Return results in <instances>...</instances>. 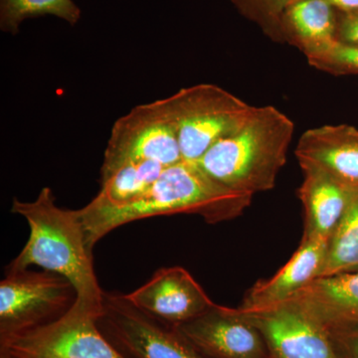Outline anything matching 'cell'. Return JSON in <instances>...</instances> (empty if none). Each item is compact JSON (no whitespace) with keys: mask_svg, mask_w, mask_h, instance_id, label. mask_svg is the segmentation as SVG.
Returning a JSON list of instances; mask_svg holds the SVG:
<instances>
[{"mask_svg":"<svg viewBox=\"0 0 358 358\" xmlns=\"http://www.w3.org/2000/svg\"><path fill=\"white\" fill-rule=\"evenodd\" d=\"M253 196L234 192L211 178L196 162L181 160L167 166L154 185L128 203L95 205L90 202L79 209L91 251L110 231L136 220L195 214L205 222L232 220L244 213Z\"/></svg>","mask_w":358,"mask_h":358,"instance_id":"cell-1","label":"cell"},{"mask_svg":"<svg viewBox=\"0 0 358 358\" xmlns=\"http://www.w3.org/2000/svg\"><path fill=\"white\" fill-rule=\"evenodd\" d=\"M11 212L27 221L30 234L6 273L38 266L68 280L76 292L77 303L102 315L105 293L96 279L93 251L79 211L59 207L51 188L44 187L33 201L14 199Z\"/></svg>","mask_w":358,"mask_h":358,"instance_id":"cell-2","label":"cell"},{"mask_svg":"<svg viewBox=\"0 0 358 358\" xmlns=\"http://www.w3.org/2000/svg\"><path fill=\"white\" fill-rule=\"evenodd\" d=\"M293 120L274 106L254 107L244 124L200 159V169L234 192L254 195L275 187L286 166Z\"/></svg>","mask_w":358,"mask_h":358,"instance_id":"cell-3","label":"cell"},{"mask_svg":"<svg viewBox=\"0 0 358 358\" xmlns=\"http://www.w3.org/2000/svg\"><path fill=\"white\" fill-rule=\"evenodd\" d=\"M182 160L199 162L215 143L239 129L254 106L214 84L186 87L167 96Z\"/></svg>","mask_w":358,"mask_h":358,"instance_id":"cell-4","label":"cell"},{"mask_svg":"<svg viewBox=\"0 0 358 358\" xmlns=\"http://www.w3.org/2000/svg\"><path fill=\"white\" fill-rule=\"evenodd\" d=\"M171 166L182 160L167 98L136 106L115 122L101 169V178L133 162Z\"/></svg>","mask_w":358,"mask_h":358,"instance_id":"cell-5","label":"cell"},{"mask_svg":"<svg viewBox=\"0 0 358 358\" xmlns=\"http://www.w3.org/2000/svg\"><path fill=\"white\" fill-rule=\"evenodd\" d=\"M101 315L75 301L59 319L0 341V358H126L101 331Z\"/></svg>","mask_w":358,"mask_h":358,"instance_id":"cell-6","label":"cell"},{"mask_svg":"<svg viewBox=\"0 0 358 358\" xmlns=\"http://www.w3.org/2000/svg\"><path fill=\"white\" fill-rule=\"evenodd\" d=\"M76 301L71 282L48 271L6 273L0 282V341L59 319Z\"/></svg>","mask_w":358,"mask_h":358,"instance_id":"cell-7","label":"cell"},{"mask_svg":"<svg viewBox=\"0 0 358 358\" xmlns=\"http://www.w3.org/2000/svg\"><path fill=\"white\" fill-rule=\"evenodd\" d=\"M98 324L126 358H207L176 329L134 307L124 294L105 293Z\"/></svg>","mask_w":358,"mask_h":358,"instance_id":"cell-8","label":"cell"},{"mask_svg":"<svg viewBox=\"0 0 358 358\" xmlns=\"http://www.w3.org/2000/svg\"><path fill=\"white\" fill-rule=\"evenodd\" d=\"M243 313L262 334L271 358H343L331 331L294 306Z\"/></svg>","mask_w":358,"mask_h":358,"instance_id":"cell-9","label":"cell"},{"mask_svg":"<svg viewBox=\"0 0 358 358\" xmlns=\"http://www.w3.org/2000/svg\"><path fill=\"white\" fill-rule=\"evenodd\" d=\"M173 329L207 358H271L262 334L239 308L215 303Z\"/></svg>","mask_w":358,"mask_h":358,"instance_id":"cell-10","label":"cell"},{"mask_svg":"<svg viewBox=\"0 0 358 358\" xmlns=\"http://www.w3.org/2000/svg\"><path fill=\"white\" fill-rule=\"evenodd\" d=\"M136 308L167 327L185 324L214 307L215 303L185 268H162L150 281L124 294Z\"/></svg>","mask_w":358,"mask_h":358,"instance_id":"cell-11","label":"cell"},{"mask_svg":"<svg viewBox=\"0 0 358 358\" xmlns=\"http://www.w3.org/2000/svg\"><path fill=\"white\" fill-rule=\"evenodd\" d=\"M294 155L301 169L324 171L358 188V129L350 124H324L301 134Z\"/></svg>","mask_w":358,"mask_h":358,"instance_id":"cell-12","label":"cell"},{"mask_svg":"<svg viewBox=\"0 0 358 358\" xmlns=\"http://www.w3.org/2000/svg\"><path fill=\"white\" fill-rule=\"evenodd\" d=\"M329 241L303 238L288 263L268 280L257 282L239 308L243 313L262 312L282 305L319 277L326 261Z\"/></svg>","mask_w":358,"mask_h":358,"instance_id":"cell-13","label":"cell"},{"mask_svg":"<svg viewBox=\"0 0 358 358\" xmlns=\"http://www.w3.org/2000/svg\"><path fill=\"white\" fill-rule=\"evenodd\" d=\"M284 303L308 313L331 331L358 327V271L315 278Z\"/></svg>","mask_w":358,"mask_h":358,"instance_id":"cell-14","label":"cell"},{"mask_svg":"<svg viewBox=\"0 0 358 358\" xmlns=\"http://www.w3.org/2000/svg\"><path fill=\"white\" fill-rule=\"evenodd\" d=\"M301 171L303 179L298 192L305 212L303 238L329 241L358 188L320 169L305 167Z\"/></svg>","mask_w":358,"mask_h":358,"instance_id":"cell-15","label":"cell"},{"mask_svg":"<svg viewBox=\"0 0 358 358\" xmlns=\"http://www.w3.org/2000/svg\"><path fill=\"white\" fill-rule=\"evenodd\" d=\"M338 10L327 0H296L281 20L282 43L313 57L338 43Z\"/></svg>","mask_w":358,"mask_h":358,"instance_id":"cell-16","label":"cell"},{"mask_svg":"<svg viewBox=\"0 0 358 358\" xmlns=\"http://www.w3.org/2000/svg\"><path fill=\"white\" fill-rule=\"evenodd\" d=\"M166 169L159 162H133L101 178V189L91 200L95 205H121L138 199L150 187Z\"/></svg>","mask_w":358,"mask_h":358,"instance_id":"cell-17","label":"cell"},{"mask_svg":"<svg viewBox=\"0 0 358 358\" xmlns=\"http://www.w3.org/2000/svg\"><path fill=\"white\" fill-rule=\"evenodd\" d=\"M358 271V192L329 238L319 277Z\"/></svg>","mask_w":358,"mask_h":358,"instance_id":"cell-18","label":"cell"},{"mask_svg":"<svg viewBox=\"0 0 358 358\" xmlns=\"http://www.w3.org/2000/svg\"><path fill=\"white\" fill-rule=\"evenodd\" d=\"M55 16L70 25L81 18L80 7L73 0H0V29L17 34L26 20Z\"/></svg>","mask_w":358,"mask_h":358,"instance_id":"cell-19","label":"cell"},{"mask_svg":"<svg viewBox=\"0 0 358 358\" xmlns=\"http://www.w3.org/2000/svg\"><path fill=\"white\" fill-rule=\"evenodd\" d=\"M294 1L296 0H230L242 16L258 26L266 36L278 43H282V14Z\"/></svg>","mask_w":358,"mask_h":358,"instance_id":"cell-20","label":"cell"},{"mask_svg":"<svg viewBox=\"0 0 358 358\" xmlns=\"http://www.w3.org/2000/svg\"><path fill=\"white\" fill-rule=\"evenodd\" d=\"M307 60L315 69L334 76L358 75V47L338 42L329 50Z\"/></svg>","mask_w":358,"mask_h":358,"instance_id":"cell-21","label":"cell"},{"mask_svg":"<svg viewBox=\"0 0 358 358\" xmlns=\"http://www.w3.org/2000/svg\"><path fill=\"white\" fill-rule=\"evenodd\" d=\"M336 40L341 44L358 47V10L338 11Z\"/></svg>","mask_w":358,"mask_h":358,"instance_id":"cell-22","label":"cell"},{"mask_svg":"<svg viewBox=\"0 0 358 358\" xmlns=\"http://www.w3.org/2000/svg\"><path fill=\"white\" fill-rule=\"evenodd\" d=\"M343 358H358V327L331 331Z\"/></svg>","mask_w":358,"mask_h":358,"instance_id":"cell-23","label":"cell"},{"mask_svg":"<svg viewBox=\"0 0 358 358\" xmlns=\"http://www.w3.org/2000/svg\"><path fill=\"white\" fill-rule=\"evenodd\" d=\"M327 1L336 7L339 13L358 10V0H327Z\"/></svg>","mask_w":358,"mask_h":358,"instance_id":"cell-24","label":"cell"}]
</instances>
